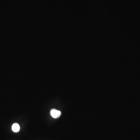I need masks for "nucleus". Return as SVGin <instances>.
Masks as SVG:
<instances>
[{
  "label": "nucleus",
  "mask_w": 140,
  "mask_h": 140,
  "mask_svg": "<svg viewBox=\"0 0 140 140\" xmlns=\"http://www.w3.org/2000/svg\"><path fill=\"white\" fill-rule=\"evenodd\" d=\"M50 114L54 118H58L60 116L61 112L60 111L56 110L55 109H52L50 111Z\"/></svg>",
  "instance_id": "1"
},
{
  "label": "nucleus",
  "mask_w": 140,
  "mask_h": 140,
  "mask_svg": "<svg viewBox=\"0 0 140 140\" xmlns=\"http://www.w3.org/2000/svg\"><path fill=\"white\" fill-rule=\"evenodd\" d=\"M12 129L14 132L17 133L20 131V126L19 124L17 123H15L13 124L12 126Z\"/></svg>",
  "instance_id": "2"
}]
</instances>
